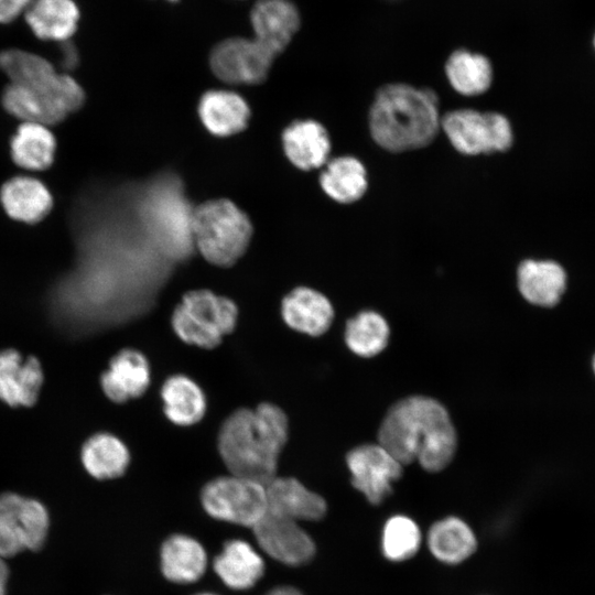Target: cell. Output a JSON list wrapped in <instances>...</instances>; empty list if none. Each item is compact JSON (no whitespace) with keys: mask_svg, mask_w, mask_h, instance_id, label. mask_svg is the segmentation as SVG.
<instances>
[{"mask_svg":"<svg viewBox=\"0 0 595 595\" xmlns=\"http://www.w3.org/2000/svg\"><path fill=\"white\" fill-rule=\"evenodd\" d=\"M0 68L10 80L3 91V106L24 122L55 125L85 100L83 88L72 76L57 72L34 53L6 50L0 53Z\"/></svg>","mask_w":595,"mask_h":595,"instance_id":"obj_1","label":"cell"},{"mask_svg":"<svg viewBox=\"0 0 595 595\" xmlns=\"http://www.w3.org/2000/svg\"><path fill=\"white\" fill-rule=\"evenodd\" d=\"M378 441L401 465L418 461L428 472L445 468L457 446L446 409L423 396L394 403L379 428Z\"/></svg>","mask_w":595,"mask_h":595,"instance_id":"obj_2","label":"cell"},{"mask_svg":"<svg viewBox=\"0 0 595 595\" xmlns=\"http://www.w3.org/2000/svg\"><path fill=\"white\" fill-rule=\"evenodd\" d=\"M288 435L284 411L263 402L232 412L221 424L217 445L230 474L267 485L277 476Z\"/></svg>","mask_w":595,"mask_h":595,"instance_id":"obj_3","label":"cell"},{"mask_svg":"<svg viewBox=\"0 0 595 595\" xmlns=\"http://www.w3.org/2000/svg\"><path fill=\"white\" fill-rule=\"evenodd\" d=\"M437 102V96L431 89L402 83L380 87L369 111L374 141L390 152L428 145L441 128Z\"/></svg>","mask_w":595,"mask_h":595,"instance_id":"obj_4","label":"cell"},{"mask_svg":"<svg viewBox=\"0 0 595 595\" xmlns=\"http://www.w3.org/2000/svg\"><path fill=\"white\" fill-rule=\"evenodd\" d=\"M191 231L193 245L208 262L230 267L246 252L252 225L237 205L219 198L193 209Z\"/></svg>","mask_w":595,"mask_h":595,"instance_id":"obj_5","label":"cell"},{"mask_svg":"<svg viewBox=\"0 0 595 595\" xmlns=\"http://www.w3.org/2000/svg\"><path fill=\"white\" fill-rule=\"evenodd\" d=\"M237 321L236 303L209 290L185 293L171 318L173 331L183 342L207 349L217 347Z\"/></svg>","mask_w":595,"mask_h":595,"instance_id":"obj_6","label":"cell"},{"mask_svg":"<svg viewBox=\"0 0 595 595\" xmlns=\"http://www.w3.org/2000/svg\"><path fill=\"white\" fill-rule=\"evenodd\" d=\"M201 500L210 517L250 528L267 512L266 485L232 474L208 482Z\"/></svg>","mask_w":595,"mask_h":595,"instance_id":"obj_7","label":"cell"},{"mask_svg":"<svg viewBox=\"0 0 595 595\" xmlns=\"http://www.w3.org/2000/svg\"><path fill=\"white\" fill-rule=\"evenodd\" d=\"M441 128L454 149L466 155L504 152L513 140L509 120L498 112L450 111L441 117Z\"/></svg>","mask_w":595,"mask_h":595,"instance_id":"obj_8","label":"cell"},{"mask_svg":"<svg viewBox=\"0 0 595 595\" xmlns=\"http://www.w3.org/2000/svg\"><path fill=\"white\" fill-rule=\"evenodd\" d=\"M50 515L35 499L14 493L0 495V555L40 550L47 538Z\"/></svg>","mask_w":595,"mask_h":595,"instance_id":"obj_9","label":"cell"},{"mask_svg":"<svg viewBox=\"0 0 595 595\" xmlns=\"http://www.w3.org/2000/svg\"><path fill=\"white\" fill-rule=\"evenodd\" d=\"M192 212L175 190L154 188L143 205V216L161 248L171 257L186 256L193 245Z\"/></svg>","mask_w":595,"mask_h":595,"instance_id":"obj_10","label":"cell"},{"mask_svg":"<svg viewBox=\"0 0 595 595\" xmlns=\"http://www.w3.org/2000/svg\"><path fill=\"white\" fill-rule=\"evenodd\" d=\"M275 57L255 37L232 36L214 45L209 66L214 75L225 83L256 85L268 77Z\"/></svg>","mask_w":595,"mask_h":595,"instance_id":"obj_11","label":"cell"},{"mask_svg":"<svg viewBox=\"0 0 595 595\" xmlns=\"http://www.w3.org/2000/svg\"><path fill=\"white\" fill-rule=\"evenodd\" d=\"M353 486L372 505L381 504L402 475V465L380 444H364L346 456Z\"/></svg>","mask_w":595,"mask_h":595,"instance_id":"obj_12","label":"cell"},{"mask_svg":"<svg viewBox=\"0 0 595 595\" xmlns=\"http://www.w3.org/2000/svg\"><path fill=\"white\" fill-rule=\"evenodd\" d=\"M251 529L259 547L283 564L303 565L315 554L313 539L294 520L266 512Z\"/></svg>","mask_w":595,"mask_h":595,"instance_id":"obj_13","label":"cell"},{"mask_svg":"<svg viewBox=\"0 0 595 595\" xmlns=\"http://www.w3.org/2000/svg\"><path fill=\"white\" fill-rule=\"evenodd\" d=\"M252 37L279 56L301 26V14L291 0H257L249 14Z\"/></svg>","mask_w":595,"mask_h":595,"instance_id":"obj_14","label":"cell"},{"mask_svg":"<svg viewBox=\"0 0 595 595\" xmlns=\"http://www.w3.org/2000/svg\"><path fill=\"white\" fill-rule=\"evenodd\" d=\"M267 512L300 521L321 520L327 510L324 498L292 477H274L266 485Z\"/></svg>","mask_w":595,"mask_h":595,"instance_id":"obj_15","label":"cell"},{"mask_svg":"<svg viewBox=\"0 0 595 595\" xmlns=\"http://www.w3.org/2000/svg\"><path fill=\"white\" fill-rule=\"evenodd\" d=\"M151 380L150 365L145 356L127 348L116 354L101 375L100 385L105 394L115 402H126L141 397Z\"/></svg>","mask_w":595,"mask_h":595,"instance_id":"obj_16","label":"cell"},{"mask_svg":"<svg viewBox=\"0 0 595 595\" xmlns=\"http://www.w3.org/2000/svg\"><path fill=\"white\" fill-rule=\"evenodd\" d=\"M43 372L39 360L30 356L23 360L20 353L6 349L0 353V399L10 405L35 403Z\"/></svg>","mask_w":595,"mask_h":595,"instance_id":"obj_17","label":"cell"},{"mask_svg":"<svg viewBox=\"0 0 595 595\" xmlns=\"http://www.w3.org/2000/svg\"><path fill=\"white\" fill-rule=\"evenodd\" d=\"M281 313L286 325L310 336L324 334L334 318L329 300L306 286L295 288L283 298Z\"/></svg>","mask_w":595,"mask_h":595,"instance_id":"obj_18","label":"cell"},{"mask_svg":"<svg viewBox=\"0 0 595 595\" xmlns=\"http://www.w3.org/2000/svg\"><path fill=\"white\" fill-rule=\"evenodd\" d=\"M283 150L293 165L303 171L327 163L331 141L326 129L315 120H298L282 133Z\"/></svg>","mask_w":595,"mask_h":595,"instance_id":"obj_19","label":"cell"},{"mask_svg":"<svg viewBox=\"0 0 595 595\" xmlns=\"http://www.w3.org/2000/svg\"><path fill=\"white\" fill-rule=\"evenodd\" d=\"M24 18L35 36L61 43L76 32L80 12L73 0H33Z\"/></svg>","mask_w":595,"mask_h":595,"instance_id":"obj_20","label":"cell"},{"mask_svg":"<svg viewBox=\"0 0 595 595\" xmlns=\"http://www.w3.org/2000/svg\"><path fill=\"white\" fill-rule=\"evenodd\" d=\"M198 113L205 128L218 137L242 131L250 117L246 100L229 90L206 91L201 98Z\"/></svg>","mask_w":595,"mask_h":595,"instance_id":"obj_21","label":"cell"},{"mask_svg":"<svg viewBox=\"0 0 595 595\" xmlns=\"http://www.w3.org/2000/svg\"><path fill=\"white\" fill-rule=\"evenodd\" d=\"M517 278L521 295L528 302L540 306L555 305L566 285L564 269L550 260L522 261L518 267Z\"/></svg>","mask_w":595,"mask_h":595,"instance_id":"obj_22","label":"cell"},{"mask_svg":"<svg viewBox=\"0 0 595 595\" xmlns=\"http://www.w3.org/2000/svg\"><path fill=\"white\" fill-rule=\"evenodd\" d=\"M213 565L223 583L238 591L252 587L264 573L261 555L242 540L227 541Z\"/></svg>","mask_w":595,"mask_h":595,"instance_id":"obj_23","label":"cell"},{"mask_svg":"<svg viewBox=\"0 0 595 595\" xmlns=\"http://www.w3.org/2000/svg\"><path fill=\"white\" fill-rule=\"evenodd\" d=\"M207 555L202 544L184 534L169 537L161 547V571L173 583L199 580L206 571Z\"/></svg>","mask_w":595,"mask_h":595,"instance_id":"obj_24","label":"cell"},{"mask_svg":"<svg viewBox=\"0 0 595 595\" xmlns=\"http://www.w3.org/2000/svg\"><path fill=\"white\" fill-rule=\"evenodd\" d=\"M0 198L10 217L31 224L43 219L53 205L52 195L45 185L28 176L9 180L1 188Z\"/></svg>","mask_w":595,"mask_h":595,"instance_id":"obj_25","label":"cell"},{"mask_svg":"<svg viewBox=\"0 0 595 595\" xmlns=\"http://www.w3.org/2000/svg\"><path fill=\"white\" fill-rule=\"evenodd\" d=\"M426 543L435 559L446 564H458L476 550L477 540L470 527L457 517L433 523Z\"/></svg>","mask_w":595,"mask_h":595,"instance_id":"obj_26","label":"cell"},{"mask_svg":"<svg viewBox=\"0 0 595 595\" xmlns=\"http://www.w3.org/2000/svg\"><path fill=\"white\" fill-rule=\"evenodd\" d=\"M161 397L166 418L176 425H193L205 414V394L199 386L186 376L174 375L167 378L162 386Z\"/></svg>","mask_w":595,"mask_h":595,"instance_id":"obj_27","label":"cell"},{"mask_svg":"<svg viewBox=\"0 0 595 595\" xmlns=\"http://www.w3.org/2000/svg\"><path fill=\"white\" fill-rule=\"evenodd\" d=\"M323 191L334 201L349 204L363 197L367 191V172L354 156H338L327 162L320 175Z\"/></svg>","mask_w":595,"mask_h":595,"instance_id":"obj_28","label":"cell"},{"mask_svg":"<svg viewBox=\"0 0 595 595\" xmlns=\"http://www.w3.org/2000/svg\"><path fill=\"white\" fill-rule=\"evenodd\" d=\"M82 461L93 477L112 479L123 475L130 463V453L117 436L98 433L84 444Z\"/></svg>","mask_w":595,"mask_h":595,"instance_id":"obj_29","label":"cell"},{"mask_svg":"<svg viewBox=\"0 0 595 595\" xmlns=\"http://www.w3.org/2000/svg\"><path fill=\"white\" fill-rule=\"evenodd\" d=\"M451 86L461 95L477 96L488 90L493 82V66L483 54L456 50L445 63Z\"/></svg>","mask_w":595,"mask_h":595,"instance_id":"obj_30","label":"cell"},{"mask_svg":"<svg viewBox=\"0 0 595 595\" xmlns=\"http://www.w3.org/2000/svg\"><path fill=\"white\" fill-rule=\"evenodd\" d=\"M55 138L47 126L23 122L11 140L14 163L26 170H44L54 159Z\"/></svg>","mask_w":595,"mask_h":595,"instance_id":"obj_31","label":"cell"},{"mask_svg":"<svg viewBox=\"0 0 595 595\" xmlns=\"http://www.w3.org/2000/svg\"><path fill=\"white\" fill-rule=\"evenodd\" d=\"M389 334V326L380 314L374 311H363L347 321L345 342L356 355L374 357L386 348Z\"/></svg>","mask_w":595,"mask_h":595,"instance_id":"obj_32","label":"cell"},{"mask_svg":"<svg viewBox=\"0 0 595 595\" xmlns=\"http://www.w3.org/2000/svg\"><path fill=\"white\" fill-rule=\"evenodd\" d=\"M421 531L409 517L396 515L388 519L382 530L383 555L393 562L411 559L421 545Z\"/></svg>","mask_w":595,"mask_h":595,"instance_id":"obj_33","label":"cell"},{"mask_svg":"<svg viewBox=\"0 0 595 595\" xmlns=\"http://www.w3.org/2000/svg\"><path fill=\"white\" fill-rule=\"evenodd\" d=\"M33 0H0V23H10L24 15Z\"/></svg>","mask_w":595,"mask_h":595,"instance_id":"obj_34","label":"cell"},{"mask_svg":"<svg viewBox=\"0 0 595 595\" xmlns=\"http://www.w3.org/2000/svg\"><path fill=\"white\" fill-rule=\"evenodd\" d=\"M61 44H62L63 57H64L63 64L67 68L74 67L78 62V55H77L75 46L72 44L69 40L65 42H61Z\"/></svg>","mask_w":595,"mask_h":595,"instance_id":"obj_35","label":"cell"},{"mask_svg":"<svg viewBox=\"0 0 595 595\" xmlns=\"http://www.w3.org/2000/svg\"><path fill=\"white\" fill-rule=\"evenodd\" d=\"M9 580V567L6 559L0 555V595H6Z\"/></svg>","mask_w":595,"mask_h":595,"instance_id":"obj_36","label":"cell"},{"mask_svg":"<svg viewBox=\"0 0 595 595\" xmlns=\"http://www.w3.org/2000/svg\"><path fill=\"white\" fill-rule=\"evenodd\" d=\"M266 595H303V594L299 589L292 586H279L271 589Z\"/></svg>","mask_w":595,"mask_h":595,"instance_id":"obj_37","label":"cell"},{"mask_svg":"<svg viewBox=\"0 0 595 595\" xmlns=\"http://www.w3.org/2000/svg\"><path fill=\"white\" fill-rule=\"evenodd\" d=\"M194 595H216V594H213V593H197V594H194Z\"/></svg>","mask_w":595,"mask_h":595,"instance_id":"obj_38","label":"cell"},{"mask_svg":"<svg viewBox=\"0 0 595 595\" xmlns=\"http://www.w3.org/2000/svg\"><path fill=\"white\" fill-rule=\"evenodd\" d=\"M593 368H594V371H595V357L593 359Z\"/></svg>","mask_w":595,"mask_h":595,"instance_id":"obj_39","label":"cell"},{"mask_svg":"<svg viewBox=\"0 0 595 595\" xmlns=\"http://www.w3.org/2000/svg\"><path fill=\"white\" fill-rule=\"evenodd\" d=\"M167 1H170V2H177V1H180V0H167Z\"/></svg>","mask_w":595,"mask_h":595,"instance_id":"obj_40","label":"cell"},{"mask_svg":"<svg viewBox=\"0 0 595 595\" xmlns=\"http://www.w3.org/2000/svg\"><path fill=\"white\" fill-rule=\"evenodd\" d=\"M594 45H595V39H594Z\"/></svg>","mask_w":595,"mask_h":595,"instance_id":"obj_41","label":"cell"}]
</instances>
